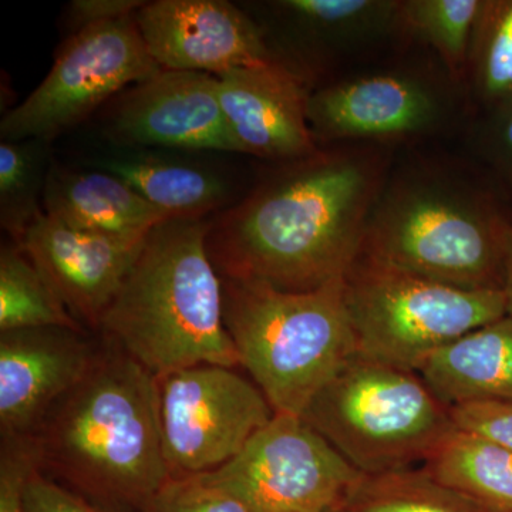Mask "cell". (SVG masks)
Segmentation results:
<instances>
[{
	"mask_svg": "<svg viewBox=\"0 0 512 512\" xmlns=\"http://www.w3.org/2000/svg\"><path fill=\"white\" fill-rule=\"evenodd\" d=\"M393 146L345 143L284 163L208 229L221 278L288 292L345 278L392 171Z\"/></svg>",
	"mask_w": 512,
	"mask_h": 512,
	"instance_id": "1",
	"label": "cell"
},
{
	"mask_svg": "<svg viewBox=\"0 0 512 512\" xmlns=\"http://www.w3.org/2000/svg\"><path fill=\"white\" fill-rule=\"evenodd\" d=\"M29 441L40 473L107 512H140L171 478L157 377L104 338Z\"/></svg>",
	"mask_w": 512,
	"mask_h": 512,
	"instance_id": "2",
	"label": "cell"
},
{
	"mask_svg": "<svg viewBox=\"0 0 512 512\" xmlns=\"http://www.w3.org/2000/svg\"><path fill=\"white\" fill-rule=\"evenodd\" d=\"M512 214L478 165L420 161L390 171L360 256L471 291H503Z\"/></svg>",
	"mask_w": 512,
	"mask_h": 512,
	"instance_id": "3",
	"label": "cell"
},
{
	"mask_svg": "<svg viewBox=\"0 0 512 512\" xmlns=\"http://www.w3.org/2000/svg\"><path fill=\"white\" fill-rule=\"evenodd\" d=\"M208 229L204 218L154 228L101 320V338L156 377L191 366L241 367Z\"/></svg>",
	"mask_w": 512,
	"mask_h": 512,
	"instance_id": "4",
	"label": "cell"
},
{
	"mask_svg": "<svg viewBox=\"0 0 512 512\" xmlns=\"http://www.w3.org/2000/svg\"><path fill=\"white\" fill-rule=\"evenodd\" d=\"M222 279L224 320L252 382L275 414L299 416L357 353L345 278L288 292Z\"/></svg>",
	"mask_w": 512,
	"mask_h": 512,
	"instance_id": "5",
	"label": "cell"
},
{
	"mask_svg": "<svg viewBox=\"0 0 512 512\" xmlns=\"http://www.w3.org/2000/svg\"><path fill=\"white\" fill-rule=\"evenodd\" d=\"M301 417L363 476L421 467L457 429L419 373L359 353Z\"/></svg>",
	"mask_w": 512,
	"mask_h": 512,
	"instance_id": "6",
	"label": "cell"
},
{
	"mask_svg": "<svg viewBox=\"0 0 512 512\" xmlns=\"http://www.w3.org/2000/svg\"><path fill=\"white\" fill-rule=\"evenodd\" d=\"M357 353L419 372L434 353L507 315L503 291H471L360 256L345 276Z\"/></svg>",
	"mask_w": 512,
	"mask_h": 512,
	"instance_id": "7",
	"label": "cell"
},
{
	"mask_svg": "<svg viewBox=\"0 0 512 512\" xmlns=\"http://www.w3.org/2000/svg\"><path fill=\"white\" fill-rule=\"evenodd\" d=\"M136 16L74 32L43 82L0 123L2 141L50 144L127 86L160 72Z\"/></svg>",
	"mask_w": 512,
	"mask_h": 512,
	"instance_id": "8",
	"label": "cell"
},
{
	"mask_svg": "<svg viewBox=\"0 0 512 512\" xmlns=\"http://www.w3.org/2000/svg\"><path fill=\"white\" fill-rule=\"evenodd\" d=\"M157 387L171 477L225 466L275 416L261 389L234 367H185L157 377Z\"/></svg>",
	"mask_w": 512,
	"mask_h": 512,
	"instance_id": "9",
	"label": "cell"
},
{
	"mask_svg": "<svg viewBox=\"0 0 512 512\" xmlns=\"http://www.w3.org/2000/svg\"><path fill=\"white\" fill-rule=\"evenodd\" d=\"M208 483L252 512H330L363 477L302 417L275 414Z\"/></svg>",
	"mask_w": 512,
	"mask_h": 512,
	"instance_id": "10",
	"label": "cell"
},
{
	"mask_svg": "<svg viewBox=\"0 0 512 512\" xmlns=\"http://www.w3.org/2000/svg\"><path fill=\"white\" fill-rule=\"evenodd\" d=\"M453 89L417 69L346 77L309 94V127L319 147L393 146L440 131L453 111Z\"/></svg>",
	"mask_w": 512,
	"mask_h": 512,
	"instance_id": "11",
	"label": "cell"
},
{
	"mask_svg": "<svg viewBox=\"0 0 512 512\" xmlns=\"http://www.w3.org/2000/svg\"><path fill=\"white\" fill-rule=\"evenodd\" d=\"M144 45L163 70L222 76L275 60L264 30L227 0H156L136 13Z\"/></svg>",
	"mask_w": 512,
	"mask_h": 512,
	"instance_id": "12",
	"label": "cell"
},
{
	"mask_svg": "<svg viewBox=\"0 0 512 512\" xmlns=\"http://www.w3.org/2000/svg\"><path fill=\"white\" fill-rule=\"evenodd\" d=\"M126 148L238 153L222 110L218 77L160 70L117 101L107 126Z\"/></svg>",
	"mask_w": 512,
	"mask_h": 512,
	"instance_id": "13",
	"label": "cell"
},
{
	"mask_svg": "<svg viewBox=\"0 0 512 512\" xmlns=\"http://www.w3.org/2000/svg\"><path fill=\"white\" fill-rule=\"evenodd\" d=\"M101 349L87 330L0 333V431L29 439L56 403L92 369Z\"/></svg>",
	"mask_w": 512,
	"mask_h": 512,
	"instance_id": "14",
	"label": "cell"
},
{
	"mask_svg": "<svg viewBox=\"0 0 512 512\" xmlns=\"http://www.w3.org/2000/svg\"><path fill=\"white\" fill-rule=\"evenodd\" d=\"M146 238L80 231L42 212L18 245L73 318L87 330L99 333L101 320Z\"/></svg>",
	"mask_w": 512,
	"mask_h": 512,
	"instance_id": "15",
	"label": "cell"
},
{
	"mask_svg": "<svg viewBox=\"0 0 512 512\" xmlns=\"http://www.w3.org/2000/svg\"><path fill=\"white\" fill-rule=\"evenodd\" d=\"M218 93L238 153L291 163L319 151L308 120L311 90L285 63L222 74Z\"/></svg>",
	"mask_w": 512,
	"mask_h": 512,
	"instance_id": "16",
	"label": "cell"
},
{
	"mask_svg": "<svg viewBox=\"0 0 512 512\" xmlns=\"http://www.w3.org/2000/svg\"><path fill=\"white\" fill-rule=\"evenodd\" d=\"M269 8L302 53L315 60L349 59L409 40L402 0H281Z\"/></svg>",
	"mask_w": 512,
	"mask_h": 512,
	"instance_id": "17",
	"label": "cell"
},
{
	"mask_svg": "<svg viewBox=\"0 0 512 512\" xmlns=\"http://www.w3.org/2000/svg\"><path fill=\"white\" fill-rule=\"evenodd\" d=\"M43 207L69 227L111 237L146 238L170 220L116 175L60 165L47 174Z\"/></svg>",
	"mask_w": 512,
	"mask_h": 512,
	"instance_id": "18",
	"label": "cell"
},
{
	"mask_svg": "<svg viewBox=\"0 0 512 512\" xmlns=\"http://www.w3.org/2000/svg\"><path fill=\"white\" fill-rule=\"evenodd\" d=\"M417 373L450 409L468 403L512 402V315L454 340Z\"/></svg>",
	"mask_w": 512,
	"mask_h": 512,
	"instance_id": "19",
	"label": "cell"
},
{
	"mask_svg": "<svg viewBox=\"0 0 512 512\" xmlns=\"http://www.w3.org/2000/svg\"><path fill=\"white\" fill-rule=\"evenodd\" d=\"M116 175L170 220H198L227 204L229 185L218 171L187 158L143 148L109 154L94 163Z\"/></svg>",
	"mask_w": 512,
	"mask_h": 512,
	"instance_id": "20",
	"label": "cell"
},
{
	"mask_svg": "<svg viewBox=\"0 0 512 512\" xmlns=\"http://www.w3.org/2000/svg\"><path fill=\"white\" fill-rule=\"evenodd\" d=\"M488 512H512V450L456 429L421 466Z\"/></svg>",
	"mask_w": 512,
	"mask_h": 512,
	"instance_id": "21",
	"label": "cell"
},
{
	"mask_svg": "<svg viewBox=\"0 0 512 512\" xmlns=\"http://www.w3.org/2000/svg\"><path fill=\"white\" fill-rule=\"evenodd\" d=\"M461 92L471 117L512 97V0H483Z\"/></svg>",
	"mask_w": 512,
	"mask_h": 512,
	"instance_id": "22",
	"label": "cell"
},
{
	"mask_svg": "<svg viewBox=\"0 0 512 512\" xmlns=\"http://www.w3.org/2000/svg\"><path fill=\"white\" fill-rule=\"evenodd\" d=\"M36 328L87 330L73 318L18 244L0 251V333Z\"/></svg>",
	"mask_w": 512,
	"mask_h": 512,
	"instance_id": "23",
	"label": "cell"
},
{
	"mask_svg": "<svg viewBox=\"0 0 512 512\" xmlns=\"http://www.w3.org/2000/svg\"><path fill=\"white\" fill-rule=\"evenodd\" d=\"M330 512H488L421 467L363 476Z\"/></svg>",
	"mask_w": 512,
	"mask_h": 512,
	"instance_id": "24",
	"label": "cell"
},
{
	"mask_svg": "<svg viewBox=\"0 0 512 512\" xmlns=\"http://www.w3.org/2000/svg\"><path fill=\"white\" fill-rule=\"evenodd\" d=\"M481 5L483 0H402L407 36L436 52L448 79L460 90Z\"/></svg>",
	"mask_w": 512,
	"mask_h": 512,
	"instance_id": "25",
	"label": "cell"
},
{
	"mask_svg": "<svg viewBox=\"0 0 512 512\" xmlns=\"http://www.w3.org/2000/svg\"><path fill=\"white\" fill-rule=\"evenodd\" d=\"M49 144L39 140L0 143V225L19 244L42 212Z\"/></svg>",
	"mask_w": 512,
	"mask_h": 512,
	"instance_id": "26",
	"label": "cell"
},
{
	"mask_svg": "<svg viewBox=\"0 0 512 512\" xmlns=\"http://www.w3.org/2000/svg\"><path fill=\"white\" fill-rule=\"evenodd\" d=\"M476 164L493 181L512 214V97L473 116Z\"/></svg>",
	"mask_w": 512,
	"mask_h": 512,
	"instance_id": "27",
	"label": "cell"
},
{
	"mask_svg": "<svg viewBox=\"0 0 512 512\" xmlns=\"http://www.w3.org/2000/svg\"><path fill=\"white\" fill-rule=\"evenodd\" d=\"M140 512H252L202 476L171 477Z\"/></svg>",
	"mask_w": 512,
	"mask_h": 512,
	"instance_id": "28",
	"label": "cell"
},
{
	"mask_svg": "<svg viewBox=\"0 0 512 512\" xmlns=\"http://www.w3.org/2000/svg\"><path fill=\"white\" fill-rule=\"evenodd\" d=\"M36 458L29 439H3L0 447V512H25L23 488Z\"/></svg>",
	"mask_w": 512,
	"mask_h": 512,
	"instance_id": "29",
	"label": "cell"
},
{
	"mask_svg": "<svg viewBox=\"0 0 512 512\" xmlns=\"http://www.w3.org/2000/svg\"><path fill=\"white\" fill-rule=\"evenodd\" d=\"M457 429L512 450V402L468 403L451 407Z\"/></svg>",
	"mask_w": 512,
	"mask_h": 512,
	"instance_id": "30",
	"label": "cell"
},
{
	"mask_svg": "<svg viewBox=\"0 0 512 512\" xmlns=\"http://www.w3.org/2000/svg\"><path fill=\"white\" fill-rule=\"evenodd\" d=\"M25 512H107L73 493L39 470H33L23 488Z\"/></svg>",
	"mask_w": 512,
	"mask_h": 512,
	"instance_id": "31",
	"label": "cell"
},
{
	"mask_svg": "<svg viewBox=\"0 0 512 512\" xmlns=\"http://www.w3.org/2000/svg\"><path fill=\"white\" fill-rule=\"evenodd\" d=\"M147 2L141 0H74L69 18L77 30L136 16Z\"/></svg>",
	"mask_w": 512,
	"mask_h": 512,
	"instance_id": "32",
	"label": "cell"
},
{
	"mask_svg": "<svg viewBox=\"0 0 512 512\" xmlns=\"http://www.w3.org/2000/svg\"><path fill=\"white\" fill-rule=\"evenodd\" d=\"M503 292L505 303H507V315H512V241L510 252H508L507 266H505Z\"/></svg>",
	"mask_w": 512,
	"mask_h": 512,
	"instance_id": "33",
	"label": "cell"
}]
</instances>
